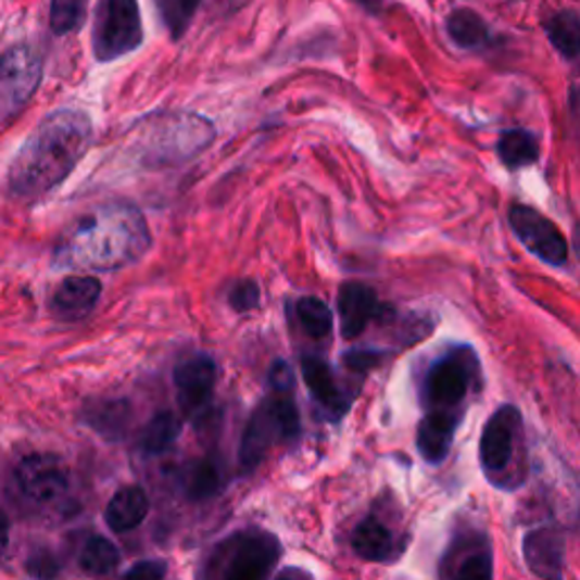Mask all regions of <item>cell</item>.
I'll return each mask as SVG.
<instances>
[{"mask_svg":"<svg viewBox=\"0 0 580 580\" xmlns=\"http://www.w3.org/2000/svg\"><path fill=\"white\" fill-rule=\"evenodd\" d=\"M91 41L93 55L100 64H110L135 52L143 41L137 0H98Z\"/></svg>","mask_w":580,"mask_h":580,"instance_id":"cell-4","label":"cell"},{"mask_svg":"<svg viewBox=\"0 0 580 580\" xmlns=\"http://www.w3.org/2000/svg\"><path fill=\"white\" fill-rule=\"evenodd\" d=\"M8 544H10V521L3 513H0V556L5 553Z\"/></svg>","mask_w":580,"mask_h":580,"instance_id":"cell-36","label":"cell"},{"mask_svg":"<svg viewBox=\"0 0 580 580\" xmlns=\"http://www.w3.org/2000/svg\"><path fill=\"white\" fill-rule=\"evenodd\" d=\"M300 436V413L293 402V390H273V398L263 402L250 417L241 440V465L259 467L266 454L281 440Z\"/></svg>","mask_w":580,"mask_h":580,"instance_id":"cell-3","label":"cell"},{"mask_svg":"<svg viewBox=\"0 0 580 580\" xmlns=\"http://www.w3.org/2000/svg\"><path fill=\"white\" fill-rule=\"evenodd\" d=\"M456 417L450 411H431L419 421L417 450L427 463H440L446 458L454 442Z\"/></svg>","mask_w":580,"mask_h":580,"instance_id":"cell-16","label":"cell"},{"mask_svg":"<svg viewBox=\"0 0 580 580\" xmlns=\"http://www.w3.org/2000/svg\"><path fill=\"white\" fill-rule=\"evenodd\" d=\"M43 60L30 43H18L0 55V123L21 114L41 85Z\"/></svg>","mask_w":580,"mask_h":580,"instance_id":"cell-5","label":"cell"},{"mask_svg":"<svg viewBox=\"0 0 580 580\" xmlns=\"http://www.w3.org/2000/svg\"><path fill=\"white\" fill-rule=\"evenodd\" d=\"M152 234L141 209L114 200L96 206L64 231L52 261L64 270L110 273L143 259Z\"/></svg>","mask_w":580,"mask_h":580,"instance_id":"cell-1","label":"cell"},{"mask_svg":"<svg viewBox=\"0 0 580 580\" xmlns=\"http://www.w3.org/2000/svg\"><path fill=\"white\" fill-rule=\"evenodd\" d=\"M16 483L35 504H55L71 488V471L55 454H30L16 467Z\"/></svg>","mask_w":580,"mask_h":580,"instance_id":"cell-9","label":"cell"},{"mask_svg":"<svg viewBox=\"0 0 580 580\" xmlns=\"http://www.w3.org/2000/svg\"><path fill=\"white\" fill-rule=\"evenodd\" d=\"M218 469L209 461L196 463L187 474V494L191 499H206L218 490Z\"/></svg>","mask_w":580,"mask_h":580,"instance_id":"cell-29","label":"cell"},{"mask_svg":"<svg viewBox=\"0 0 580 580\" xmlns=\"http://www.w3.org/2000/svg\"><path fill=\"white\" fill-rule=\"evenodd\" d=\"M519 425L521 419L515 406H501L486 421L481 436V465L488 474H496L508 467Z\"/></svg>","mask_w":580,"mask_h":580,"instance_id":"cell-13","label":"cell"},{"mask_svg":"<svg viewBox=\"0 0 580 580\" xmlns=\"http://www.w3.org/2000/svg\"><path fill=\"white\" fill-rule=\"evenodd\" d=\"M166 563L164 560H143L131 567L125 580H164Z\"/></svg>","mask_w":580,"mask_h":580,"instance_id":"cell-33","label":"cell"},{"mask_svg":"<svg viewBox=\"0 0 580 580\" xmlns=\"http://www.w3.org/2000/svg\"><path fill=\"white\" fill-rule=\"evenodd\" d=\"M216 377V363L206 354H196L175 367L173 381L177 390V402L189 417L204 411L211 394H214Z\"/></svg>","mask_w":580,"mask_h":580,"instance_id":"cell-10","label":"cell"},{"mask_svg":"<svg viewBox=\"0 0 580 580\" xmlns=\"http://www.w3.org/2000/svg\"><path fill=\"white\" fill-rule=\"evenodd\" d=\"M524 558L529 569L542 580H563L565 576V538L556 529H535L524 538Z\"/></svg>","mask_w":580,"mask_h":580,"instance_id":"cell-15","label":"cell"},{"mask_svg":"<svg viewBox=\"0 0 580 580\" xmlns=\"http://www.w3.org/2000/svg\"><path fill=\"white\" fill-rule=\"evenodd\" d=\"M275 580H313L304 569H298V567H286L277 573Z\"/></svg>","mask_w":580,"mask_h":580,"instance_id":"cell-35","label":"cell"},{"mask_svg":"<svg viewBox=\"0 0 580 580\" xmlns=\"http://www.w3.org/2000/svg\"><path fill=\"white\" fill-rule=\"evenodd\" d=\"M454 580H492V556L488 551H477L467 556L456 573Z\"/></svg>","mask_w":580,"mask_h":580,"instance_id":"cell-30","label":"cell"},{"mask_svg":"<svg viewBox=\"0 0 580 580\" xmlns=\"http://www.w3.org/2000/svg\"><path fill=\"white\" fill-rule=\"evenodd\" d=\"M446 35L458 48H486L490 43V25L474 10L458 8L446 16Z\"/></svg>","mask_w":580,"mask_h":580,"instance_id":"cell-21","label":"cell"},{"mask_svg":"<svg viewBox=\"0 0 580 580\" xmlns=\"http://www.w3.org/2000/svg\"><path fill=\"white\" fill-rule=\"evenodd\" d=\"M381 361V354L379 352H350L345 356V363L352 367V370H370L373 365H377Z\"/></svg>","mask_w":580,"mask_h":580,"instance_id":"cell-34","label":"cell"},{"mask_svg":"<svg viewBox=\"0 0 580 580\" xmlns=\"http://www.w3.org/2000/svg\"><path fill=\"white\" fill-rule=\"evenodd\" d=\"M91 141L93 125L85 112L64 108L48 114L10 164V193L21 200L48 196L85 160Z\"/></svg>","mask_w":580,"mask_h":580,"instance_id":"cell-2","label":"cell"},{"mask_svg":"<svg viewBox=\"0 0 580 580\" xmlns=\"http://www.w3.org/2000/svg\"><path fill=\"white\" fill-rule=\"evenodd\" d=\"M121 563V553L114 542L108 538L93 535L85 542L80 551V567L91 576H108L112 573Z\"/></svg>","mask_w":580,"mask_h":580,"instance_id":"cell-24","label":"cell"},{"mask_svg":"<svg viewBox=\"0 0 580 580\" xmlns=\"http://www.w3.org/2000/svg\"><path fill=\"white\" fill-rule=\"evenodd\" d=\"M302 377H304L306 388L313 394V400L318 402L320 406H325L329 413L340 415L342 411L348 408V402H345V398H342V392L336 383L333 370L325 358L304 356L302 358Z\"/></svg>","mask_w":580,"mask_h":580,"instance_id":"cell-18","label":"cell"},{"mask_svg":"<svg viewBox=\"0 0 580 580\" xmlns=\"http://www.w3.org/2000/svg\"><path fill=\"white\" fill-rule=\"evenodd\" d=\"M508 223L521 245L533 256L549 263V266H565L569 245L556 223L529 204H513L508 211Z\"/></svg>","mask_w":580,"mask_h":580,"instance_id":"cell-8","label":"cell"},{"mask_svg":"<svg viewBox=\"0 0 580 580\" xmlns=\"http://www.w3.org/2000/svg\"><path fill=\"white\" fill-rule=\"evenodd\" d=\"M200 3L202 0H154L156 12H160V18L171 39L177 41L187 35Z\"/></svg>","mask_w":580,"mask_h":580,"instance_id":"cell-27","label":"cell"},{"mask_svg":"<svg viewBox=\"0 0 580 580\" xmlns=\"http://www.w3.org/2000/svg\"><path fill=\"white\" fill-rule=\"evenodd\" d=\"M87 0H50V30L64 37L75 33L85 23Z\"/></svg>","mask_w":580,"mask_h":580,"instance_id":"cell-28","label":"cell"},{"mask_svg":"<svg viewBox=\"0 0 580 580\" xmlns=\"http://www.w3.org/2000/svg\"><path fill=\"white\" fill-rule=\"evenodd\" d=\"M279 560V542L268 533H250L231 551L225 580H268Z\"/></svg>","mask_w":580,"mask_h":580,"instance_id":"cell-11","label":"cell"},{"mask_svg":"<svg viewBox=\"0 0 580 580\" xmlns=\"http://www.w3.org/2000/svg\"><path fill=\"white\" fill-rule=\"evenodd\" d=\"M150 510V501L143 488L139 486H127L118 490L112 501L104 508V521H108L110 529L114 533H127L135 531L137 526L143 524Z\"/></svg>","mask_w":580,"mask_h":580,"instance_id":"cell-17","label":"cell"},{"mask_svg":"<svg viewBox=\"0 0 580 580\" xmlns=\"http://www.w3.org/2000/svg\"><path fill=\"white\" fill-rule=\"evenodd\" d=\"M479 373L477 356L469 348H456L431 365L425 379V402L433 411H450L461 404Z\"/></svg>","mask_w":580,"mask_h":580,"instance_id":"cell-7","label":"cell"},{"mask_svg":"<svg viewBox=\"0 0 580 580\" xmlns=\"http://www.w3.org/2000/svg\"><path fill=\"white\" fill-rule=\"evenodd\" d=\"M352 546L361 558L373 563H390L398 556V546H394L392 533L377 517H367L356 526V531L352 535Z\"/></svg>","mask_w":580,"mask_h":580,"instance_id":"cell-19","label":"cell"},{"mask_svg":"<svg viewBox=\"0 0 580 580\" xmlns=\"http://www.w3.org/2000/svg\"><path fill=\"white\" fill-rule=\"evenodd\" d=\"M496 154L508 171H519L540 160V141L526 129H508L496 141Z\"/></svg>","mask_w":580,"mask_h":580,"instance_id":"cell-20","label":"cell"},{"mask_svg":"<svg viewBox=\"0 0 580 580\" xmlns=\"http://www.w3.org/2000/svg\"><path fill=\"white\" fill-rule=\"evenodd\" d=\"M576 252H578V259H580V229L576 231Z\"/></svg>","mask_w":580,"mask_h":580,"instance_id":"cell-38","label":"cell"},{"mask_svg":"<svg viewBox=\"0 0 580 580\" xmlns=\"http://www.w3.org/2000/svg\"><path fill=\"white\" fill-rule=\"evenodd\" d=\"M102 295V283L96 277H68L50 298L48 311L62 323H77L87 318Z\"/></svg>","mask_w":580,"mask_h":580,"instance_id":"cell-14","label":"cell"},{"mask_svg":"<svg viewBox=\"0 0 580 580\" xmlns=\"http://www.w3.org/2000/svg\"><path fill=\"white\" fill-rule=\"evenodd\" d=\"M356 3L363 5L367 12H379L383 5V0H356Z\"/></svg>","mask_w":580,"mask_h":580,"instance_id":"cell-37","label":"cell"},{"mask_svg":"<svg viewBox=\"0 0 580 580\" xmlns=\"http://www.w3.org/2000/svg\"><path fill=\"white\" fill-rule=\"evenodd\" d=\"M25 569H28L30 576H35L37 580H52L58 576L60 565L55 558H52L50 551H37L35 556L25 560Z\"/></svg>","mask_w":580,"mask_h":580,"instance_id":"cell-32","label":"cell"},{"mask_svg":"<svg viewBox=\"0 0 580 580\" xmlns=\"http://www.w3.org/2000/svg\"><path fill=\"white\" fill-rule=\"evenodd\" d=\"M87 425L108 438H121L129 421L127 402H98L85 413Z\"/></svg>","mask_w":580,"mask_h":580,"instance_id":"cell-25","label":"cell"},{"mask_svg":"<svg viewBox=\"0 0 580 580\" xmlns=\"http://www.w3.org/2000/svg\"><path fill=\"white\" fill-rule=\"evenodd\" d=\"M214 141V125L202 116H168L162 125L152 123V135L148 139L150 164H175L189 160L196 152L204 150Z\"/></svg>","mask_w":580,"mask_h":580,"instance_id":"cell-6","label":"cell"},{"mask_svg":"<svg viewBox=\"0 0 580 580\" xmlns=\"http://www.w3.org/2000/svg\"><path fill=\"white\" fill-rule=\"evenodd\" d=\"M179 429L181 427L175 413L164 411L160 415H154L141 433V450L154 456L168 452L179 436Z\"/></svg>","mask_w":580,"mask_h":580,"instance_id":"cell-23","label":"cell"},{"mask_svg":"<svg viewBox=\"0 0 580 580\" xmlns=\"http://www.w3.org/2000/svg\"><path fill=\"white\" fill-rule=\"evenodd\" d=\"M298 323L306 336L323 340L333 329V313L320 298H302L295 304Z\"/></svg>","mask_w":580,"mask_h":580,"instance_id":"cell-26","label":"cell"},{"mask_svg":"<svg viewBox=\"0 0 580 580\" xmlns=\"http://www.w3.org/2000/svg\"><path fill=\"white\" fill-rule=\"evenodd\" d=\"M544 33L565 60L580 58V14L571 10L556 12L544 23Z\"/></svg>","mask_w":580,"mask_h":580,"instance_id":"cell-22","label":"cell"},{"mask_svg":"<svg viewBox=\"0 0 580 580\" xmlns=\"http://www.w3.org/2000/svg\"><path fill=\"white\" fill-rule=\"evenodd\" d=\"M227 302L234 311H239V313H248L252 308L259 306L261 302V290L254 281H239V283H234L229 288V295H227Z\"/></svg>","mask_w":580,"mask_h":580,"instance_id":"cell-31","label":"cell"},{"mask_svg":"<svg viewBox=\"0 0 580 580\" xmlns=\"http://www.w3.org/2000/svg\"><path fill=\"white\" fill-rule=\"evenodd\" d=\"M386 306L379 302L375 288L361 281H348L338 290V315H340V333L342 338H358L367 325L381 318Z\"/></svg>","mask_w":580,"mask_h":580,"instance_id":"cell-12","label":"cell"}]
</instances>
